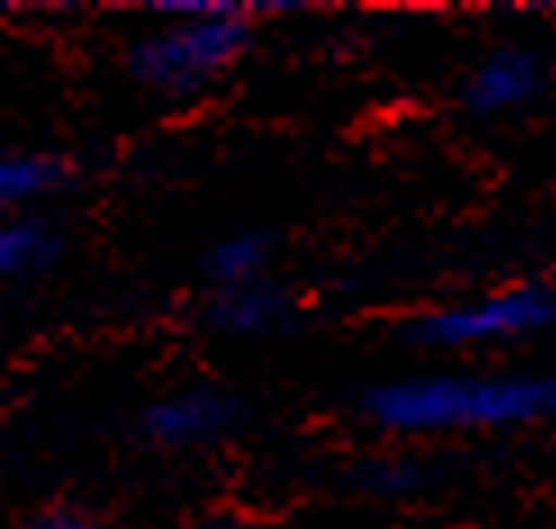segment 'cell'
<instances>
[{"instance_id":"cell-4","label":"cell","mask_w":556,"mask_h":529,"mask_svg":"<svg viewBox=\"0 0 556 529\" xmlns=\"http://www.w3.org/2000/svg\"><path fill=\"white\" fill-rule=\"evenodd\" d=\"M240 421V403L227 394V389H181V394H168L146 407L141 430L146 439L163 443V449H200V443L222 439L231 426Z\"/></svg>"},{"instance_id":"cell-2","label":"cell","mask_w":556,"mask_h":529,"mask_svg":"<svg viewBox=\"0 0 556 529\" xmlns=\"http://www.w3.org/2000/svg\"><path fill=\"white\" fill-rule=\"evenodd\" d=\"M159 14L168 23L131 46L127 68L141 87L173 100L200 96L217 77H227L254 41V23H249L254 10L244 5L200 0V5H163Z\"/></svg>"},{"instance_id":"cell-9","label":"cell","mask_w":556,"mask_h":529,"mask_svg":"<svg viewBox=\"0 0 556 529\" xmlns=\"http://www.w3.org/2000/svg\"><path fill=\"white\" fill-rule=\"evenodd\" d=\"M54 236L33 217H0V281L33 276L54 259Z\"/></svg>"},{"instance_id":"cell-7","label":"cell","mask_w":556,"mask_h":529,"mask_svg":"<svg viewBox=\"0 0 556 529\" xmlns=\"http://www.w3.org/2000/svg\"><path fill=\"white\" fill-rule=\"evenodd\" d=\"M267 263H271V240L263 231H240L208 249L204 272L213 290H240V286L267 281Z\"/></svg>"},{"instance_id":"cell-6","label":"cell","mask_w":556,"mask_h":529,"mask_svg":"<svg viewBox=\"0 0 556 529\" xmlns=\"http://www.w3.org/2000/svg\"><path fill=\"white\" fill-rule=\"evenodd\" d=\"M208 322H213V330H222V336L263 340V336H276V330L294 326V303L271 281H254V286H240V290H213Z\"/></svg>"},{"instance_id":"cell-1","label":"cell","mask_w":556,"mask_h":529,"mask_svg":"<svg viewBox=\"0 0 556 529\" xmlns=\"http://www.w3.org/2000/svg\"><path fill=\"white\" fill-rule=\"evenodd\" d=\"M363 412L389 434L511 430L556 416V376H407L367 389Z\"/></svg>"},{"instance_id":"cell-8","label":"cell","mask_w":556,"mask_h":529,"mask_svg":"<svg viewBox=\"0 0 556 529\" xmlns=\"http://www.w3.org/2000/svg\"><path fill=\"white\" fill-rule=\"evenodd\" d=\"M68 181V168L46 154H0V213L27 209Z\"/></svg>"},{"instance_id":"cell-11","label":"cell","mask_w":556,"mask_h":529,"mask_svg":"<svg viewBox=\"0 0 556 529\" xmlns=\"http://www.w3.org/2000/svg\"><path fill=\"white\" fill-rule=\"evenodd\" d=\"M33 529H100L87 512H73V507H54V512H41L33 520Z\"/></svg>"},{"instance_id":"cell-5","label":"cell","mask_w":556,"mask_h":529,"mask_svg":"<svg viewBox=\"0 0 556 529\" xmlns=\"http://www.w3.org/2000/svg\"><path fill=\"white\" fill-rule=\"evenodd\" d=\"M543 81H547V68L534 50L503 46L484 54L476 73L466 77V104L476 114H516V109H530L543 96Z\"/></svg>"},{"instance_id":"cell-10","label":"cell","mask_w":556,"mask_h":529,"mask_svg":"<svg viewBox=\"0 0 556 529\" xmlns=\"http://www.w3.org/2000/svg\"><path fill=\"white\" fill-rule=\"evenodd\" d=\"M357 484H363L367 493H376V497H403V493H412L416 484H421V476H416L407 462H367Z\"/></svg>"},{"instance_id":"cell-3","label":"cell","mask_w":556,"mask_h":529,"mask_svg":"<svg viewBox=\"0 0 556 529\" xmlns=\"http://www.w3.org/2000/svg\"><path fill=\"white\" fill-rule=\"evenodd\" d=\"M556 330V290L543 281H525L453 308H434L416 322V340L430 349H489Z\"/></svg>"}]
</instances>
